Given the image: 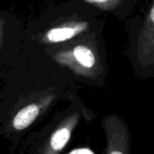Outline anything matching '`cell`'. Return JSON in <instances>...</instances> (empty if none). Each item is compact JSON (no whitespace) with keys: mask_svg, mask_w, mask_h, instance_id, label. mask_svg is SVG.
<instances>
[{"mask_svg":"<svg viewBox=\"0 0 154 154\" xmlns=\"http://www.w3.org/2000/svg\"><path fill=\"white\" fill-rule=\"evenodd\" d=\"M35 48L26 42L21 54L0 69V137L9 143L10 152L21 144L54 97L40 91Z\"/></svg>","mask_w":154,"mask_h":154,"instance_id":"obj_1","label":"cell"},{"mask_svg":"<svg viewBox=\"0 0 154 154\" xmlns=\"http://www.w3.org/2000/svg\"><path fill=\"white\" fill-rule=\"evenodd\" d=\"M25 44V26L12 12L0 10V69L15 60Z\"/></svg>","mask_w":154,"mask_h":154,"instance_id":"obj_2","label":"cell"},{"mask_svg":"<svg viewBox=\"0 0 154 154\" xmlns=\"http://www.w3.org/2000/svg\"><path fill=\"white\" fill-rule=\"evenodd\" d=\"M71 58L74 60L75 63L83 69L88 70L94 68L96 64V58L93 50L86 45H77L71 52Z\"/></svg>","mask_w":154,"mask_h":154,"instance_id":"obj_5","label":"cell"},{"mask_svg":"<svg viewBox=\"0 0 154 154\" xmlns=\"http://www.w3.org/2000/svg\"><path fill=\"white\" fill-rule=\"evenodd\" d=\"M139 60L144 64L154 62V2L142 28L138 42Z\"/></svg>","mask_w":154,"mask_h":154,"instance_id":"obj_4","label":"cell"},{"mask_svg":"<svg viewBox=\"0 0 154 154\" xmlns=\"http://www.w3.org/2000/svg\"><path fill=\"white\" fill-rule=\"evenodd\" d=\"M90 4H93L100 8L105 10H112L117 6L121 0H84Z\"/></svg>","mask_w":154,"mask_h":154,"instance_id":"obj_6","label":"cell"},{"mask_svg":"<svg viewBox=\"0 0 154 154\" xmlns=\"http://www.w3.org/2000/svg\"><path fill=\"white\" fill-rule=\"evenodd\" d=\"M84 152H85V153H93V152L91 151V150H89V149H79V150H74V151H72V152H70V153H84Z\"/></svg>","mask_w":154,"mask_h":154,"instance_id":"obj_7","label":"cell"},{"mask_svg":"<svg viewBox=\"0 0 154 154\" xmlns=\"http://www.w3.org/2000/svg\"><path fill=\"white\" fill-rule=\"evenodd\" d=\"M76 123L77 115L72 116L58 125L46 139L31 143L25 147H31L34 152L40 153H58L67 145Z\"/></svg>","mask_w":154,"mask_h":154,"instance_id":"obj_3","label":"cell"}]
</instances>
